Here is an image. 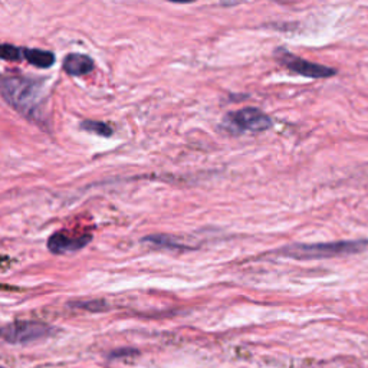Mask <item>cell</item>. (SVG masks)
<instances>
[{
	"label": "cell",
	"instance_id": "cell-13",
	"mask_svg": "<svg viewBox=\"0 0 368 368\" xmlns=\"http://www.w3.org/2000/svg\"><path fill=\"white\" fill-rule=\"evenodd\" d=\"M0 368H2V367H0Z\"/></svg>",
	"mask_w": 368,
	"mask_h": 368
},
{
	"label": "cell",
	"instance_id": "cell-12",
	"mask_svg": "<svg viewBox=\"0 0 368 368\" xmlns=\"http://www.w3.org/2000/svg\"><path fill=\"white\" fill-rule=\"evenodd\" d=\"M168 2L172 4H180V5H186V4H193L196 0H168Z\"/></svg>",
	"mask_w": 368,
	"mask_h": 368
},
{
	"label": "cell",
	"instance_id": "cell-1",
	"mask_svg": "<svg viewBox=\"0 0 368 368\" xmlns=\"http://www.w3.org/2000/svg\"><path fill=\"white\" fill-rule=\"evenodd\" d=\"M0 93L25 118L39 125L46 124L41 83L26 78H4L0 79Z\"/></svg>",
	"mask_w": 368,
	"mask_h": 368
},
{
	"label": "cell",
	"instance_id": "cell-9",
	"mask_svg": "<svg viewBox=\"0 0 368 368\" xmlns=\"http://www.w3.org/2000/svg\"><path fill=\"white\" fill-rule=\"evenodd\" d=\"M81 128L85 130V131H88V132H94L97 135H101V137H111L112 135V128L105 124V123H101V121H83L81 124Z\"/></svg>",
	"mask_w": 368,
	"mask_h": 368
},
{
	"label": "cell",
	"instance_id": "cell-10",
	"mask_svg": "<svg viewBox=\"0 0 368 368\" xmlns=\"http://www.w3.org/2000/svg\"><path fill=\"white\" fill-rule=\"evenodd\" d=\"M0 60L20 61L23 60V49L9 43H2L0 45Z\"/></svg>",
	"mask_w": 368,
	"mask_h": 368
},
{
	"label": "cell",
	"instance_id": "cell-5",
	"mask_svg": "<svg viewBox=\"0 0 368 368\" xmlns=\"http://www.w3.org/2000/svg\"><path fill=\"white\" fill-rule=\"evenodd\" d=\"M275 60L279 65L285 67L291 72L306 76V78L317 79V78H331L336 75V71L334 68L305 61L299 58V56L288 52L285 48H282V46L275 50Z\"/></svg>",
	"mask_w": 368,
	"mask_h": 368
},
{
	"label": "cell",
	"instance_id": "cell-2",
	"mask_svg": "<svg viewBox=\"0 0 368 368\" xmlns=\"http://www.w3.org/2000/svg\"><path fill=\"white\" fill-rule=\"evenodd\" d=\"M367 242L364 240H346V242H329L314 245H294L282 250V254L295 259H328L344 254L357 253L364 249Z\"/></svg>",
	"mask_w": 368,
	"mask_h": 368
},
{
	"label": "cell",
	"instance_id": "cell-8",
	"mask_svg": "<svg viewBox=\"0 0 368 368\" xmlns=\"http://www.w3.org/2000/svg\"><path fill=\"white\" fill-rule=\"evenodd\" d=\"M23 60L38 68H50L55 64V55L49 50L23 48Z\"/></svg>",
	"mask_w": 368,
	"mask_h": 368
},
{
	"label": "cell",
	"instance_id": "cell-4",
	"mask_svg": "<svg viewBox=\"0 0 368 368\" xmlns=\"http://www.w3.org/2000/svg\"><path fill=\"white\" fill-rule=\"evenodd\" d=\"M271 118L258 108H242L229 112L224 118V127L233 132H259L271 128Z\"/></svg>",
	"mask_w": 368,
	"mask_h": 368
},
{
	"label": "cell",
	"instance_id": "cell-3",
	"mask_svg": "<svg viewBox=\"0 0 368 368\" xmlns=\"http://www.w3.org/2000/svg\"><path fill=\"white\" fill-rule=\"evenodd\" d=\"M53 332L50 325L41 321H16L0 329V338L9 344H29Z\"/></svg>",
	"mask_w": 368,
	"mask_h": 368
},
{
	"label": "cell",
	"instance_id": "cell-6",
	"mask_svg": "<svg viewBox=\"0 0 368 368\" xmlns=\"http://www.w3.org/2000/svg\"><path fill=\"white\" fill-rule=\"evenodd\" d=\"M93 240L91 235H71L68 232H56L48 240V249L55 254L76 252Z\"/></svg>",
	"mask_w": 368,
	"mask_h": 368
},
{
	"label": "cell",
	"instance_id": "cell-7",
	"mask_svg": "<svg viewBox=\"0 0 368 368\" xmlns=\"http://www.w3.org/2000/svg\"><path fill=\"white\" fill-rule=\"evenodd\" d=\"M64 69L71 76H82L93 72L94 61L87 55L69 53L64 61Z\"/></svg>",
	"mask_w": 368,
	"mask_h": 368
},
{
	"label": "cell",
	"instance_id": "cell-11",
	"mask_svg": "<svg viewBox=\"0 0 368 368\" xmlns=\"http://www.w3.org/2000/svg\"><path fill=\"white\" fill-rule=\"evenodd\" d=\"M144 242H149V243H153L157 246H164L168 249H180L182 247L180 242L175 240L173 238H170V236H150V238H146Z\"/></svg>",
	"mask_w": 368,
	"mask_h": 368
}]
</instances>
